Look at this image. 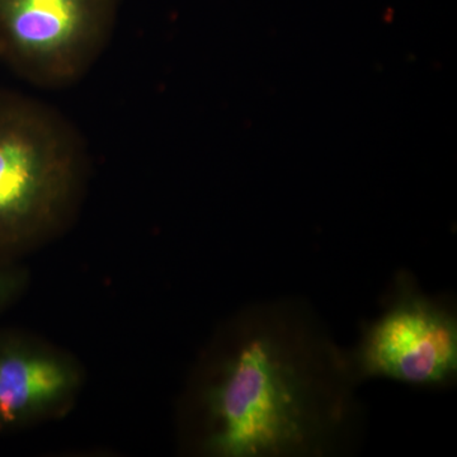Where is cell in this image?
Instances as JSON below:
<instances>
[{"mask_svg":"<svg viewBox=\"0 0 457 457\" xmlns=\"http://www.w3.org/2000/svg\"><path fill=\"white\" fill-rule=\"evenodd\" d=\"M350 354L308 303H257L203 396L204 453L218 457H330L361 431Z\"/></svg>","mask_w":457,"mask_h":457,"instance_id":"6da1fadb","label":"cell"},{"mask_svg":"<svg viewBox=\"0 0 457 457\" xmlns=\"http://www.w3.org/2000/svg\"><path fill=\"white\" fill-rule=\"evenodd\" d=\"M88 145L64 113L0 90V257L66 220L88 170Z\"/></svg>","mask_w":457,"mask_h":457,"instance_id":"7a4b0ae2","label":"cell"},{"mask_svg":"<svg viewBox=\"0 0 457 457\" xmlns=\"http://www.w3.org/2000/svg\"><path fill=\"white\" fill-rule=\"evenodd\" d=\"M121 0H0V64L41 89L83 79L112 40Z\"/></svg>","mask_w":457,"mask_h":457,"instance_id":"3957f363","label":"cell"},{"mask_svg":"<svg viewBox=\"0 0 457 457\" xmlns=\"http://www.w3.org/2000/svg\"><path fill=\"white\" fill-rule=\"evenodd\" d=\"M359 384L389 378L414 386H445L457 376V317L450 303L427 296L399 272L380 317L366 323L348 351Z\"/></svg>","mask_w":457,"mask_h":457,"instance_id":"277c9868","label":"cell"},{"mask_svg":"<svg viewBox=\"0 0 457 457\" xmlns=\"http://www.w3.org/2000/svg\"><path fill=\"white\" fill-rule=\"evenodd\" d=\"M73 383V371L62 361L0 333V431L59 402Z\"/></svg>","mask_w":457,"mask_h":457,"instance_id":"5b68a950","label":"cell"},{"mask_svg":"<svg viewBox=\"0 0 457 457\" xmlns=\"http://www.w3.org/2000/svg\"><path fill=\"white\" fill-rule=\"evenodd\" d=\"M22 276L16 270L0 263V309L7 305L20 290Z\"/></svg>","mask_w":457,"mask_h":457,"instance_id":"8992f818","label":"cell"}]
</instances>
